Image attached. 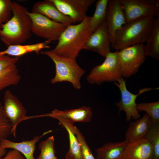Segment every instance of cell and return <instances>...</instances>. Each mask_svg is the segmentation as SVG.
<instances>
[{
	"label": "cell",
	"instance_id": "ba28073f",
	"mask_svg": "<svg viewBox=\"0 0 159 159\" xmlns=\"http://www.w3.org/2000/svg\"><path fill=\"white\" fill-rule=\"evenodd\" d=\"M114 83L119 88L121 93V98L116 103L118 108L119 112L121 111H124L126 114V120L129 121L132 119L135 120L140 118V115L137 108L136 100L138 96L146 92L158 88H152L145 87L140 89L138 94L131 93L127 89L125 81L123 78L118 80Z\"/></svg>",
	"mask_w": 159,
	"mask_h": 159
},
{
	"label": "cell",
	"instance_id": "52a82bcc",
	"mask_svg": "<svg viewBox=\"0 0 159 159\" xmlns=\"http://www.w3.org/2000/svg\"><path fill=\"white\" fill-rule=\"evenodd\" d=\"M32 21V32L50 42L58 41L67 26L37 13L27 12Z\"/></svg>",
	"mask_w": 159,
	"mask_h": 159
},
{
	"label": "cell",
	"instance_id": "2e32d148",
	"mask_svg": "<svg viewBox=\"0 0 159 159\" xmlns=\"http://www.w3.org/2000/svg\"><path fill=\"white\" fill-rule=\"evenodd\" d=\"M52 132L51 130L44 132L40 136H35L30 140H24L20 142L11 141L6 138L0 142V146L4 148H10L20 152L26 159H36L34 154L36 149V144L40 139Z\"/></svg>",
	"mask_w": 159,
	"mask_h": 159
},
{
	"label": "cell",
	"instance_id": "5b68a950",
	"mask_svg": "<svg viewBox=\"0 0 159 159\" xmlns=\"http://www.w3.org/2000/svg\"><path fill=\"white\" fill-rule=\"evenodd\" d=\"M122 78L116 51L110 52L101 64L94 67L86 80L90 84L100 85L104 82H116Z\"/></svg>",
	"mask_w": 159,
	"mask_h": 159
},
{
	"label": "cell",
	"instance_id": "d6986e66",
	"mask_svg": "<svg viewBox=\"0 0 159 159\" xmlns=\"http://www.w3.org/2000/svg\"><path fill=\"white\" fill-rule=\"evenodd\" d=\"M59 125L67 130L69 138V149L65 155L66 159H82L80 144L73 132V125L71 124L64 117L58 116L57 117Z\"/></svg>",
	"mask_w": 159,
	"mask_h": 159
},
{
	"label": "cell",
	"instance_id": "6da1fadb",
	"mask_svg": "<svg viewBox=\"0 0 159 159\" xmlns=\"http://www.w3.org/2000/svg\"><path fill=\"white\" fill-rule=\"evenodd\" d=\"M11 7L12 16L2 24L0 30V39L8 47L24 43L32 33V21L27 8L15 1L12 2Z\"/></svg>",
	"mask_w": 159,
	"mask_h": 159
},
{
	"label": "cell",
	"instance_id": "5bb4252c",
	"mask_svg": "<svg viewBox=\"0 0 159 159\" xmlns=\"http://www.w3.org/2000/svg\"><path fill=\"white\" fill-rule=\"evenodd\" d=\"M154 150L152 145L143 138L128 142L123 159H153Z\"/></svg>",
	"mask_w": 159,
	"mask_h": 159
},
{
	"label": "cell",
	"instance_id": "ac0fdd59",
	"mask_svg": "<svg viewBox=\"0 0 159 159\" xmlns=\"http://www.w3.org/2000/svg\"><path fill=\"white\" fill-rule=\"evenodd\" d=\"M147 113L141 118L131 122L125 134V140L129 142L144 138L152 122Z\"/></svg>",
	"mask_w": 159,
	"mask_h": 159
},
{
	"label": "cell",
	"instance_id": "8992f818",
	"mask_svg": "<svg viewBox=\"0 0 159 159\" xmlns=\"http://www.w3.org/2000/svg\"><path fill=\"white\" fill-rule=\"evenodd\" d=\"M116 51L123 78H127L136 74L146 59L143 44H136Z\"/></svg>",
	"mask_w": 159,
	"mask_h": 159
},
{
	"label": "cell",
	"instance_id": "cb8c5ba5",
	"mask_svg": "<svg viewBox=\"0 0 159 159\" xmlns=\"http://www.w3.org/2000/svg\"><path fill=\"white\" fill-rule=\"evenodd\" d=\"M21 77L16 64L0 73V91L11 85H17Z\"/></svg>",
	"mask_w": 159,
	"mask_h": 159
},
{
	"label": "cell",
	"instance_id": "9c48e42d",
	"mask_svg": "<svg viewBox=\"0 0 159 159\" xmlns=\"http://www.w3.org/2000/svg\"><path fill=\"white\" fill-rule=\"evenodd\" d=\"M123 9L126 23L149 16H159V6L144 0H119Z\"/></svg>",
	"mask_w": 159,
	"mask_h": 159
},
{
	"label": "cell",
	"instance_id": "ffe728a7",
	"mask_svg": "<svg viewBox=\"0 0 159 159\" xmlns=\"http://www.w3.org/2000/svg\"><path fill=\"white\" fill-rule=\"evenodd\" d=\"M50 42L46 40L43 42L33 44L10 45L5 50L0 51V54L18 57L33 52L38 53L44 49L49 48L50 47L49 44Z\"/></svg>",
	"mask_w": 159,
	"mask_h": 159
},
{
	"label": "cell",
	"instance_id": "7402d4cb",
	"mask_svg": "<svg viewBox=\"0 0 159 159\" xmlns=\"http://www.w3.org/2000/svg\"><path fill=\"white\" fill-rule=\"evenodd\" d=\"M153 29L145 45L146 56H149L155 59H159V16L155 18Z\"/></svg>",
	"mask_w": 159,
	"mask_h": 159
},
{
	"label": "cell",
	"instance_id": "d4e9b609",
	"mask_svg": "<svg viewBox=\"0 0 159 159\" xmlns=\"http://www.w3.org/2000/svg\"><path fill=\"white\" fill-rule=\"evenodd\" d=\"M54 138L51 136L40 143V153L36 159H57L54 149Z\"/></svg>",
	"mask_w": 159,
	"mask_h": 159
},
{
	"label": "cell",
	"instance_id": "4dcf8cb0",
	"mask_svg": "<svg viewBox=\"0 0 159 159\" xmlns=\"http://www.w3.org/2000/svg\"><path fill=\"white\" fill-rule=\"evenodd\" d=\"M18 60V57H11L7 55L0 54V73L16 64Z\"/></svg>",
	"mask_w": 159,
	"mask_h": 159
},
{
	"label": "cell",
	"instance_id": "e0dca14e",
	"mask_svg": "<svg viewBox=\"0 0 159 159\" xmlns=\"http://www.w3.org/2000/svg\"><path fill=\"white\" fill-rule=\"evenodd\" d=\"M128 142H109L97 148L96 159H123V154Z\"/></svg>",
	"mask_w": 159,
	"mask_h": 159
},
{
	"label": "cell",
	"instance_id": "7c38bea8",
	"mask_svg": "<svg viewBox=\"0 0 159 159\" xmlns=\"http://www.w3.org/2000/svg\"><path fill=\"white\" fill-rule=\"evenodd\" d=\"M106 22L111 42L117 33L126 23L125 13L119 0H108Z\"/></svg>",
	"mask_w": 159,
	"mask_h": 159
},
{
	"label": "cell",
	"instance_id": "83f0119b",
	"mask_svg": "<svg viewBox=\"0 0 159 159\" xmlns=\"http://www.w3.org/2000/svg\"><path fill=\"white\" fill-rule=\"evenodd\" d=\"M73 132L80 144L82 159H96L93 155L85 137L80 130L74 126L73 127Z\"/></svg>",
	"mask_w": 159,
	"mask_h": 159
},
{
	"label": "cell",
	"instance_id": "d590c367",
	"mask_svg": "<svg viewBox=\"0 0 159 159\" xmlns=\"http://www.w3.org/2000/svg\"><path fill=\"white\" fill-rule=\"evenodd\" d=\"M153 159H159V158H156L154 157Z\"/></svg>",
	"mask_w": 159,
	"mask_h": 159
},
{
	"label": "cell",
	"instance_id": "4316f807",
	"mask_svg": "<svg viewBox=\"0 0 159 159\" xmlns=\"http://www.w3.org/2000/svg\"><path fill=\"white\" fill-rule=\"evenodd\" d=\"M138 111L145 112L153 122L159 123V101L141 102L137 104Z\"/></svg>",
	"mask_w": 159,
	"mask_h": 159
},
{
	"label": "cell",
	"instance_id": "603a6c76",
	"mask_svg": "<svg viewBox=\"0 0 159 159\" xmlns=\"http://www.w3.org/2000/svg\"><path fill=\"white\" fill-rule=\"evenodd\" d=\"M108 0H98L96 4L95 9L91 17L89 28L92 33L106 21L107 6Z\"/></svg>",
	"mask_w": 159,
	"mask_h": 159
},
{
	"label": "cell",
	"instance_id": "d6a6232c",
	"mask_svg": "<svg viewBox=\"0 0 159 159\" xmlns=\"http://www.w3.org/2000/svg\"><path fill=\"white\" fill-rule=\"evenodd\" d=\"M6 154V149L2 148L0 146V159Z\"/></svg>",
	"mask_w": 159,
	"mask_h": 159
},
{
	"label": "cell",
	"instance_id": "8fae6325",
	"mask_svg": "<svg viewBox=\"0 0 159 159\" xmlns=\"http://www.w3.org/2000/svg\"><path fill=\"white\" fill-rule=\"evenodd\" d=\"M63 14L70 17L74 23L82 21L87 16L89 7L95 0H50Z\"/></svg>",
	"mask_w": 159,
	"mask_h": 159
},
{
	"label": "cell",
	"instance_id": "30bf717a",
	"mask_svg": "<svg viewBox=\"0 0 159 159\" xmlns=\"http://www.w3.org/2000/svg\"><path fill=\"white\" fill-rule=\"evenodd\" d=\"M4 113L11 122L12 134L16 137L17 126L26 120V110L18 98L9 90L4 93Z\"/></svg>",
	"mask_w": 159,
	"mask_h": 159
},
{
	"label": "cell",
	"instance_id": "836d02e7",
	"mask_svg": "<svg viewBox=\"0 0 159 159\" xmlns=\"http://www.w3.org/2000/svg\"><path fill=\"white\" fill-rule=\"evenodd\" d=\"M146 1L150 4L159 6V1L158 0H148Z\"/></svg>",
	"mask_w": 159,
	"mask_h": 159
},
{
	"label": "cell",
	"instance_id": "1f68e13d",
	"mask_svg": "<svg viewBox=\"0 0 159 159\" xmlns=\"http://www.w3.org/2000/svg\"><path fill=\"white\" fill-rule=\"evenodd\" d=\"M1 159H25L24 156L18 151L13 149L9 151Z\"/></svg>",
	"mask_w": 159,
	"mask_h": 159
},
{
	"label": "cell",
	"instance_id": "4fadbf2b",
	"mask_svg": "<svg viewBox=\"0 0 159 159\" xmlns=\"http://www.w3.org/2000/svg\"><path fill=\"white\" fill-rule=\"evenodd\" d=\"M110 47L106 21L92 33L84 49L96 52L105 57L111 52Z\"/></svg>",
	"mask_w": 159,
	"mask_h": 159
},
{
	"label": "cell",
	"instance_id": "7a4b0ae2",
	"mask_svg": "<svg viewBox=\"0 0 159 159\" xmlns=\"http://www.w3.org/2000/svg\"><path fill=\"white\" fill-rule=\"evenodd\" d=\"M90 19L87 16L78 24L67 26L52 51L59 56L76 59L92 33L89 26Z\"/></svg>",
	"mask_w": 159,
	"mask_h": 159
},
{
	"label": "cell",
	"instance_id": "484cf974",
	"mask_svg": "<svg viewBox=\"0 0 159 159\" xmlns=\"http://www.w3.org/2000/svg\"><path fill=\"white\" fill-rule=\"evenodd\" d=\"M144 138L153 146L154 158H159V123L152 121Z\"/></svg>",
	"mask_w": 159,
	"mask_h": 159
},
{
	"label": "cell",
	"instance_id": "277c9868",
	"mask_svg": "<svg viewBox=\"0 0 159 159\" xmlns=\"http://www.w3.org/2000/svg\"><path fill=\"white\" fill-rule=\"evenodd\" d=\"M40 53L49 57L55 64V74L51 80V83L67 82L70 83L74 88L77 90L81 89V79L85 72L79 66L76 59L59 56L52 50Z\"/></svg>",
	"mask_w": 159,
	"mask_h": 159
},
{
	"label": "cell",
	"instance_id": "e575fe53",
	"mask_svg": "<svg viewBox=\"0 0 159 159\" xmlns=\"http://www.w3.org/2000/svg\"><path fill=\"white\" fill-rule=\"evenodd\" d=\"M2 25L0 24V29H1V26H2Z\"/></svg>",
	"mask_w": 159,
	"mask_h": 159
},
{
	"label": "cell",
	"instance_id": "8d00e7d4",
	"mask_svg": "<svg viewBox=\"0 0 159 159\" xmlns=\"http://www.w3.org/2000/svg\"></svg>",
	"mask_w": 159,
	"mask_h": 159
},
{
	"label": "cell",
	"instance_id": "3957f363",
	"mask_svg": "<svg viewBox=\"0 0 159 159\" xmlns=\"http://www.w3.org/2000/svg\"><path fill=\"white\" fill-rule=\"evenodd\" d=\"M155 19L149 16L127 23L117 33L111 47L117 51L146 42L154 28Z\"/></svg>",
	"mask_w": 159,
	"mask_h": 159
},
{
	"label": "cell",
	"instance_id": "f546056e",
	"mask_svg": "<svg viewBox=\"0 0 159 159\" xmlns=\"http://www.w3.org/2000/svg\"><path fill=\"white\" fill-rule=\"evenodd\" d=\"M12 1L10 0H0V24L7 22L12 15Z\"/></svg>",
	"mask_w": 159,
	"mask_h": 159
},
{
	"label": "cell",
	"instance_id": "44dd1931",
	"mask_svg": "<svg viewBox=\"0 0 159 159\" xmlns=\"http://www.w3.org/2000/svg\"><path fill=\"white\" fill-rule=\"evenodd\" d=\"M54 110L59 114L65 118L71 125L75 122H89L92 116V112L90 107L83 106L79 108L59 110Z\"/></svg>",
	"mask_w": 159,
	"mask_h": 159
},
{
	"label": "cell",
	"instance_id": "9a60e30c",
	"mask_svg": "<svg viewBox=\"0 0 159 159\" xmlns=\"http://www.w3.org/2000/svg\"><path fill=\"white\" fill-rule=\"evenodd\" d=\"M31 12L42 15L67 26L74 24L72 20L62 13L50 0L36 2L33 6Z\"/></svg>",
	"mask_w": 159,
	"mask_h": 159
},
{
	"label": "cell",
	"instance_id": "f1b7e54d",
	"mask_svg": "<svg viewBox=\"0 0 159 159\" xmlns=\"http://www.w3.org/2000/svg\"><path fill=\"white\" fill-rule=\"evenodd\" d=\"M12 125L4 115L3 106L0 102V142L12 134Z\"/></svg>",
	"mask_w": 159,
	"mask_h": 159
}]
</instances>
